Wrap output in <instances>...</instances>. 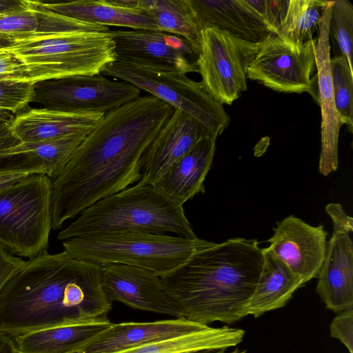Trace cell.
I'll return each instance as SVG.
<instances>
[{"mask_svg":"<svg viewBox=\"0 0 353 353\" xmlns=\"http://www.w3.org/2000/svg\"><path fill=\"white\" fill-rule=\"evenodd\" d=\"M135 8L145 11L160 31L185 39L198 55L201 30L182 0H137Z\"/></svg>","mask_w":353,"mask_h":353,"instance_id":"4316f807","label":"cell"},{"mask_svg":"<svg viewBox=\"0 0 353 353\" xmlns=\"http://www.w3.org/2000/svg\"><path fill=\"white\" fill-rule=\"evenodd\" d=\"M183 205L155 185L139 181L84 210L57 239L63 241L119 232L172 233L196 239Z\"/></svg>","mask_w":353,"mask_h":353,"instance_id":"277c9868","label":"cell"},{"mask_svg":"<svg viewBox=\"0 0 353 353\" xmlns=\"http://www.w3.org/2000/svg\"><path fill=\"white\" fill-rule=\"evenodd\" d=\"M117 61L176 70L197 72L198 55L183 38L149 30H109Z\"/></svg>","mask_w":353,"mask_h":353,"instance_id":"7c38bea8","label":"cell"},{"mask_svg":"<svg viewBox=\"0 0 353 353\" xmlns=\"http://www.w3.org/2000/svg\"><path fill=\"white\" fill-rule=\"evenodd\" d=\"M216 139L206 136L154 184L172 199L184 204L199 193L205 192L204 181L211 168Z\"/></svg>","mask_w":353,"mask_h":353,"instance_id":"7402d4cb","label":"cell"},{"mask_svg":"<svg viewBox=\"0 0 353 353\" xmlns=\"http://www.w3.org/2000/svg\"><path fill=\"white\" fill-rule=\"evenodd\" d=\"M329 37L334 56H344L353 72V6L347 0L333 1L329 20Z\"/></svg>","mask_w":353,"mask_h":353,"instance_id":"f1b7e54d","label":"cell"},{"mask_svg":"<svg viewBox=\"0 0 353 353\" xmlns=\"http://www.w3.org/2000/svg\"><path fill=\"white\" fill-rule=\"evenodd\" d=\"M248 2L257 11L272 33L275 34L285 15L288 1L248 0Z\"/></svg>","mask_w":353,"mask_h":353,"instance_id":"836d02e7","label":"cell"},{"mask_svg":"<svg viewBox=\"0 0 353 353\" xmlns=\"http://www.w3.org/2000/svg\"><path fill=\"white\" fill-rule=\"evenodd\" d=\"M316 292L336 313L353 308V243L349 234L334 232L316 276Z\"/></svg>","mask_w":353,"mask_h":353,"instance_id":"d6986e66","label":"cell"},{"mask_svg":"<svg viewBox=\"0 0 353 353\" xmlns=\"http://www.w3.org/2000/svg\"><path fill=\"white\" fill-rule=\"evenodd\" d=\"M225 351H200V352H192L186 353H223Z\"/></svg>","mask_w":353,"mask_h":353,"instance_id":"b9f144b4","label":"cell"},{"mask_svg":"<svg viewBox=\"0 0 353 353\" xmlns=\"http://www.w3.org/2000/svg\"><path fill=\"white\" fill-rule=\"evenodd\" d=\"M327 1L290 0L276 34L295 46H302L317 34L319 23Z\"/></svg>","mask_w":353,"mask_h":353,"instance_id":"83f0119b","label":"cell"},{"mask_svg":"<svg viewBox=\"0 0 353 353\" xmlns=\"http://www.w3.org/2000/svg\"><path fill=\"white\" fill-rule=\"evenodd\" d=\"M128 82L192 117L216 139L228 127L230 118L223 105L210 97L201 83L176 70L115 60L101 72Z\"/></svg>","mask_w":353,"mask_h":353,"instance_id":"ba28073f","label":"cell"},{"mask_svg":"<svg viewBox=\"0 0 353 353\" xmlns=\"http://www.w3.org/2000/svg\"><path fill=\"white\" fill-rule=\"evenodd\" d=\"M86 136H68L36 142H18L0 152V159L23 157L41 166L44 174L55 178L66 166Z\"/></svg>","mask_w":353,"mask_h":353,"instance_id":"484cf974","label":"cell"},{"mask_svg":"<svg viewBox=\"0 0 353 353\" xmlns=\"http://www.w3.org/2000/svg\"><path fill=\"white\" fill-rule=\"evenodd\" d=\"M263 263L256 239L234 238L201 251L161 279L185 319L231 324L245 316Z\"/></svg>","mask_w":353,"mask_h":353,"instance_id":"3957f363","label":"cell"},{"mask_svg":"<svg viewBox=\"0 0 353 353\" xmlns=\"http://www.w3.org/2000/svg\"><path fill=\"white\" fill-rule=\"evenodd\" d=\"M330 335L353 353V308L339 312L330 325Z\"/></svg>","mask_w":353,"mask_h":353,"instance_id":"e575fe53","label":"cell"},{"mask_svg":"<svg viewBox=\"0 0 353 353\" xmlns=\"http://www.w3.org/2000/svg\"><path fill=\"white\" fill-rule=\"evenodd\" d=\"M101 265L45 252L0 292V331L12 338L48 328L110 323Z\"/></svg>","mask_w":353,"mask_h":353,"instance_id":"7a4b0ae2","label":"cell"},{"mask_svg":"<svg viewBox=\"0 0 353 353\" xmlns=\"http://www.w3.org/2000/svg\"><path fill=\"white\" fill-rule=\"evenodd\" d=\"M31 2L43 10L88 23L160 31L150 17L143 10L121 7L112 3L110 0Z\"/></svg>","mask_w":353,"mask_h":353,"instance_id":"44dd1931","label":"cell"},{"mask_svg":"<svg viewBox=\"0 0 353 353\" xmlns=\"http://www.w3.org/2000/svg\"><path fill=\"white\" fill-rule=\"evenodd\" d=\"M333 1H327L319 23L315 43V57L318 100L321 113V153L319 171L327 176L338 168L339 130L343 122L335 106L330 72L331 46L329 37V20Z\"/></svg>","mask_w":353,"mask_h":353,"instance_id":"9a60e30c","label":"cell"},{"mask_svg":"<svg viewBox=\"0 0 353 353\" xmlns=\"http://www.w3.org/2000/svg\"><path fill=\"white\" fill-rule=\"evenodd\" d=\"M245 331L223 326L205 328L185 335L145 344L115 353H186L200 351H226L241 343Z\"/></svg>","mask_w":353,"mask_h":353,"instance_id":"d4e9b609","label":"cell"},{"mask_svg":"<svg viewBox=\"0 0 353 353\" xmlns=\"http://www.w3.org/2000/svg\"><path fill=\"white\" fill-rule=\"evenodd\" d=\"M174 110L148 94L104 114L52 179V229L139 182L144 154Z\"/></svg>","mask_w":353,"mask_h":353,"instance_id":"6da1fadb","label":"cell"},{"mask_svg":"<svg viewBox=\"0 0 353 353\" xmlns=\"http://www.w3.org/2000/svg\"><path fill=\"white\" fill-rule=\"evenodd\" d=\"M206 136L212 137L199 121L184 112L174 109L144 154L140 181L154 185Z\"/></svg>","mask_w":353,"mask_h":353,"instance_id":"2e32d148","label":"cell"},{"mask_svg":"<svg viewBox=\"0 0 353 353\" xmlns=\"http://www.w3.org/2000/svg\"><path fill=\"white\" fill-rule=\"evenodd\" d=\"M111 323L48 328L19 335L14 341L19 353H78Z\"/></svg>","mask_w":353,"mask_h":353,"instance_id":"cb8c5ba5","label":"cell"},{"mask_svg":"<svg viewBox=\"0 0 353 353\" xmlns=\"http://www.w3.org/2000/svg\"><path fill=\"white\" fill-rule=\"evenodd\" d=\"M25 1L27 9L0 14V35L12 37L39 30V16Z\"/></svg>","mask_w":353,"mask_h":353,"instance_id":"d6a6232c","label":"cell"},{"mask_svg":"<svg viewBox=\"0 0 353 353\" xmlns=\"http://www.w3.org/2000/svg\"><path fill=\"white\" fill-rule=\"evenodd\" d=\"M101 273L104 293L111 303L119 301L134 309L184 318L156 273L118 263L101 265Z\"/></svg>","mask_w":353,"mask_h":353,"instance_id":"4fadbf2b","label":"cell"},{"mask_svg":"<svg viewBox=\"0 0 353 353\" xmlns=\"http://www.w3.org/2000/svg\"><path fill=\"white\" fill-rule=\"evenodd\" d=\"M200 30L216 28L261 43L272 32L248 0H182Z\"/></svg>","mask_w":353,"mask_h":353,"instance_id":"e0dca14e","label":"cell"},{"mask_svg":"<svg viewBox=\"0 0 353 353\" xmlns=\"http://www.w3.org/2000/svg\"><path fill=\"white\" fill-rule=\"evenodd\" d=\"M104 114L33 108L18 116L10 130L19 142H36L68 136H87Z\"/></svg>","mask_w":353,"mask_h":353,"instance_id":"ffe728a7","label":"cell"},{"mask_svg":"<svg viewBox=\"0 0 353 353\" xmlns=\"http://www.w3.org/2000/svg\"><path fill=\"white\" fill-rule=\"evenodd\" d=\"M207 326L185 318L152 322L112 323L79 353H115L190 334Z\"/></svg>","mask_w":353,"mask_h":353,"instance_id":"ac0fdd59","label":"cell"},{"mask_svg":"<svg viewBox=\"0 0 353 353\" xmlns=\"http://www.w3.org/2000/svg\"><path fill=\"white\" fill-rule=\"evenodd\" d=\"M0 353H19L12 337L0 331Z\"/></svg>","mask_w":353,"mask_h":353,"instance_id":"ab89813d","label":"cell"},{"mask_svg":"<svg viewBox=\"0 0 353 353\" xmlns=\"http://www.w3.org/2000/svg\"><path fill=\"white\" fill-rule=\"evenodd\" d=\"M335 106L350 132L353 126V72L344 56H334L330 60Z\"/></svg>","mask_w":353,"mask_h":353,"instance_id":"f546056e","label":"cell"},{"mask_svg":"<svg viewBox=\"0 0 353 353\" xmlns=\"http://www.w3.org/2000/svg\"><path fill=\"white\" fill-rule=\"evenodd\" d=\"M261 45L216 28L202 29L196 67L204 91L221 104L231 105L247 90V70Z\"/></svg>","mask_w":353,"mask_h":353,"instance_id":"9c48e42d","label":"cell"},{"mask_svg":"<svg viewBox=\"0 0 353 353\" xmlns=\"http://www.w3.org/2000/svg\"><path fill=\"white\" fill-rule=\"evenodd\" d=\"M34 83L29 81H0V110L17 112L32 102Z\"/></svg>","mask_w":353,"mask_h":353,"instance_id":"1f68e13d","label":"cell"},{"mask_svg":"<svg viewBox=\"0 0 353 353\" xmlns=\"http://www.w3.org/2000/svg\"><path fill=\"white\" fill-rule=\"evenodd\" d=\"M325 210L332 220L334 232L349 234L352 232V218L346 214L340 204L330 203Z\"/></svg>","mask_w":353,"mask_h":353,"instance_id":"74e56055","label":"cell"},{"mask_svg":"<svg viewBox=\"0 0 353 353\" xmlns=\"http://www.w3.org/2000/svg\"><path fill=\"white\" fill-rule=\"evenodd\" d=\"M26 262L21 257L12 254L0 245V292Z\"/></svg>","mask_w":353,"mask_h":353,"instance_id":"8d00e7d4","label":"cell"},{"mask_svg":"<svg viewBox=\"0 0 353 353\" xmlns=\"http://www.w3.org/2000/svg\"><path fill=\"white\" fill-rule=\"evenodd\" d=\"M3 48L21 64L23 81L36 83L77 75H94L116 59L108 32L44 31L12 37Z\"/></svg>","mask_w":353,"mask_h":353,"instance_id":"5b68a950","label":"cell"},{"mask_svg":"<svg viewBox=\"0 0 353 353\" xmlns=\"http://www.w3.org/2000/svg\"><path fill=\"white\" fill-rule=\"evenodd\" d=\"M79 353V352H78Z\"/></svg>","mask_w":353,"mask_h":353,"instance_id":"7bdbcfd3","label":"cell"},{"mask_svg":"<svg viewBox=\"0 0 353 353\" xmlns=\"http://www.w3.org/2000/svg\"><path fill=\"white\" fill-rule=\"evenodd\" d=\"M25 0H0V14L27 9Z\"/></svg>","mask_w":353,"mask_h":353,"instance_id":"f35d334b","label":"cell"},{"mask_svg":"<svg viewBox=\"0 0 353 353\" xmlns=\"http://www.w3.org/2000/svg\"><path fill=\"white\" fill-rule=\"evenodd\" d=\"M10 123L0 122V152L19 142L11 132ZM37 174H44L43 168L23 157L0 159V188Z\"/></svg>","mask_w":353,"mask_h":353,"instance_id":"4dcf8cb0","label":"cell"},{"mask_svg":"<svg viewBox=\"0 0 353 353\" xmlns=\"http://www.w3.org/2000/svg\"><path fill=\"white\" fill-rule=\"evenodd\" d=\"M273 230L267 248L304 284L316 277L327 245L323 225L312 226L290 215L278 221Z\"/></svg>","mask_w":353,"mask_h":353,"instance_id":"5bb4252c","label":"cell"},{"mask_svg":"<svg viewBox=\"0 0 353 353\" xmlns=\"http://www.w3.org/2000/svg\"><path fill=\"white\" fill-rule=\"evenodd\" d=\"M23 81L21 63L3 48L0 49V81Z\"/></svg>","mask_w":353,"mask_h":353,"instance_id":"d590c367","label":"cell"},{"mask_svg":"<svg viewBox=\"0 0 353 353\" xmlns=\"http://www.w3.org/2000/svg\"><path fill=\"white\" fill-rule=\"evenodd\" d=\"M316 39L298 47L272 34L261 43L247 77L279 92L312 95L316 86V74L312 77L316 68Z\"/></svg>","mask_w":353,"mask_h":353,"instance_id":"8fae6325","label":"cell"},{"mask_svg":"<svg viewBox=\"0 0 353 353\" xmlns=\"http://www.w3.org/2000/svg\"><path fill=\"white\" fill-rule=\"evenodd\" d=\"M14 43L13 39L10 36H1L0 35V49L6 48Z\"/></svg>","mask_w":353,"mask_h":353,"instance_id":"60d3db41","label":"cell"},{"mask_svg":"<svg viewBox=\"0 0 353 353\" xmlns=\"http://www.w3.org/2000/svg\"><path fill=\"white\" fill-rule=\"evenodd\" d=\"M70 256L99 265L123 264L149 270L160 277L188 263L216 243L196 238L145 232H119L63 241Z\"/></svg>","mask_w":353,"mask_h":353,"instance_id":"8992f818","label":"cell"},{"mask_svg":"<svg viewBox=\"0 0 353 353\" xmlns=\"http://www.w3.org/2000/svg\"><path fill=\"white\" fill-rule=\"evenodd\" d=\"M262 268L245 309V315L257 318L283 307L294 292L304 285L302 280L267 248H262Z\"/></svg>","mask_w":353,"mask_h":353,"instance_id":"603a6c76","label":"cell"},{"mask_svg":"<svg viewBox=\"0 0 353 353\" xmlns=\"http://www.w3.org/2000/svg\"><path fill=\"white\" fill-rule=\"evenodd\" d=\"M52 229V179L32 174L0 188V245L29 259L47 252Z\"/></svg>","mask_w":353,"mask_h":353,"instance_id":"52a82bcc","label":"cell"},{"mask_svg":"<svg viewBox=\"0 0 353 353\" xmlns=\"http://www.w3.org/2000/svg\"><path fill=\"white\" fill-rule=\"evenodd\" d=\"M140 93L134 85L100 73L36 82L32 102L51 110L105 114L136 99Z\"/></svg>","mask_w":353,"mask_h":353,"instance_id":"30bf717a","label":"cell"}]
</instances>
